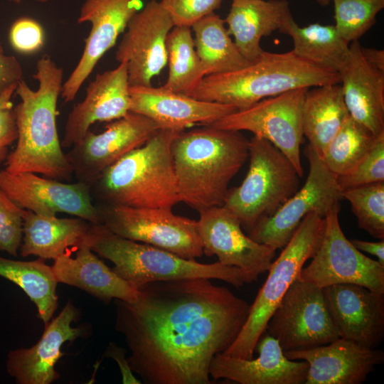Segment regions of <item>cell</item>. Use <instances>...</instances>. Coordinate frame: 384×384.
I'll return each mask as SVG.
<instances>
[{"label": "cell", "instance_id": "cell-1", "mask_svg": "<svg viewBox=\"0 0 384 384\" xmlns=\"http://www.w3.org/2000/svg\"><path fill=\"white\" fill-rule=\"evenodd\" d=\"M136 300L115 299V329L146 384H210L214 356L234 342L250 305L210 279L156 281Z\"/></svg>", "mask_w": 384, "mask_h": 384}, {"label": "cell", "instance_id": "cell-2", "mask_svg": "<svg viewBox=\"0 0 384 384\" xmlns=\"http://www.w3.org/2000/svg\"><path fill=\"white\" fill-rule=\"evenodd\" d=\"M33 78L38 82L36 90L23 80L16 85L15 94L21 100L14 108L18 136L4 169L69 181L73 172L62 149L56 124L63 70L46 54L37 61Z\"/></svg>", "mask_w": 384, "mask_h": 384}, {"label": "cell", "instance_id": "cell-3", "mask_svg": "<svg viewBox=\"0 0 384 384\" xmlns=\"http://www.w3.org/2000/svg\"><path fill=\"white\" fill-rule=\"evenodd\" d=\"M248 146L240 132L210 125L179 132L171 149L180 202L198 212L223 206Z\"/></svg>", "mask_w": 384, "mask_h": 384}, {"label": "cell", "instance_id": "cell-4", "mask_svg": "<svg viewBox=\"0 0 384 384\" xmlns=\"http://www.w3.org/2000/svg\"><path fill=\"white\" fill-rule=\"evenodd\" d=\"M340 82L337 72L307 62L292 50L282 53L264 50L240 69L204 76L187 95L240 110L294 89Z\"/></svg>", "mask_w": 384, "mask_h": 384}, {"label": "cell", "instance_id": "cell-5", "mask_svg": "<svg viewBox=\"0 0 384 384\" xmlns=\"http://www.w3.org/2000/svg\"><path fill=\"white\" fill-rule=\"evenodd\" d=\"M181 132L160 129L107 168L90 186L92 199L134 208H172L180 201L171 147Z\"/></svg>", "mask_w": 384, "mask_h": 384}, {"label": "cell", "instance_id": "cell-6", "mask_svg": "<svg viewBox=\"0 0 384 384\" xmlns=\"http://www.w3.org/2000/svg\"><path fill=\"white\" fill-rule=\"evenodd\" d=\"M85 244L114 264L112 270L135 288L156 281L189 278L219 279L239 288L246 284L242 271L216 262L203 264L166 250L120 237L102 224L92 223Z\"/></svg>", "mask_w": 384, "mask_h": 384}, {"label": "cell", "instance_id": "cell-7", "mask_svg": "<svg viewBox=\"0 0 384 384\" xmlns=\"http://www.w3.org/2000/svg\"><path fill=\"white\" fill-rule=\"evenodd\" d=\"M325 218L316 212L307 214L272 262L267 278L250 305L247 318L234 342L222 354L252 358L257 343L279 301L297 279L305 262L311 259L321 242Z\"/></svg>", "mask_w": 384, "mask_h": 384}, {"label": "cell", "instance_id": "cell-8", "mask_svg": "<svg viewBox=\"0 0 384 384\" xmlns=\"http://www.w3.org/2000/svg\"><path fill=\"white\" fill-rule=\"evenodd\" d=\"M250 165L242 183L228 190L223 206L248 232L272 215L297 191L301 178L292 163L267 139L249 140Z\"/></svg>", "mask_w": 384, "mask_h": 384}, {"label": "cell", "instance_id": "cell-9", "mask_svg": "<svg viewBox=\"0 0 384 384\" xmlns=\"http://www.w3.org/2000/svg\"><path fill=\"white\" fill-rule=\"evenodd\" d=\"M100 224L112 233L151 245L188 260L203 255L197 220L178 215L170 208L97 205Z\"/></svg>", "mask_w": 384, "mask_h": 384}, {"label": "cell", "instance_id": "cell-10", "mask_svg": "<svg viewBox=\"0 0 384 384\" xmlns=\"http://www.w3.org/2000/svg\"><path fill=\"white\" fill-rule=\"evenodd\" d=\"M265 332L284 351L314 348L340 338L323 288L297 277L274 310Z\"/></svg>", "mask_w": 384, "mask_h": 384}, {"label": "cell", "instance_id": "cell-11", "mask_svg": "<svg viewBox=\"0 0 384 384\" xmlns=\"http://www.w3.org/2000/svg\"><path fill=\"white\" fill-rule=\"evenodd\" d=\"M308 89L299 87L265 98L208 125L232 131H248L267 139L288 158L302 177V107Z\"/></svg>", "mask_w": 384, "mask_h": 384}, {"label": "cell", "instance_id": "cell-12", "mask_svg": "<svg viewBox=\"0 0 384 384\" xmlns=\"http://www.w3.org/2000/svg\"><path fill=\"white\" fill-rule=\"evenodd\" d=\"M304 154L309 164L304 184L272 215L260 219L254 225L248 236L255 241L276 250L283 248L307 214L316 212L325 218L332 209L340 207L343 196L337 176L309 145Z\"/></svg>", "mask_w": 384, "mask_h": 384}, {"label": "cell", "instance_id": "cell-13", "mask_svg": "<svg viewBox=\"0 0 384 384\" xmlns=\"http://www.w3.org/2000/svg\"><path fill=\"white\" fill-rule=\"evenodd\" d=\"M339 208H334L325 217L319 247L297 278L320 288L355 284L384 293V266L364 255L346 238L338 220Z\"/></svg>", "mask_w": 384, "mask_h": 384}, {"label": "cell", "instance_id": "cell-14", "mask_svg": "<svg viewBox=\"0 0 384 384\" xmlns=\"http://www.w3.org/2000/svg\"><path fill=\"white\" fill-rule=\"evenodd\" d=\"M160 129L151 119L129 112L110 122L101 133L88 130L65 153L77 181L90 187L107 168L143 145Z\"/></svg>", "mask_w": 384, "mask_h": 384}, {"label": "cell", "instance_id": "cell-15", "mask_svg": "<svg viewBox=\"0 0 384 384\" xmlns=\"http://www.w3.org/2000/svg\"><path fill=\"white\" fill-rule=\"evenodd\" d=\"M198 213L197 228L203 254L216 255L221 264L240 269L246 284L256 281L269 270L277 250L246 235L230 210L221 206Z\"/></svg>", "mask_w": 384, "mask_h": 384}, {"label": "cell", "instance_id": "cell-16", "mask_svg": "<svg viewBox=\"0 0 384 384\" xmlns=\"http://www.w3.org/2000/svg\"><path fill=\"white\" fill-rule=\"evenodd\" d=\"M174 26L159 1L151 0L129 21L115 52L126 63L129 86H150L167 63L166 41Z\"/></svg>", "mask_w": 384, "mask_h": 384}, {"label": "cell", "instance_id": "cell-17", "mask_svg": "<svg viewBox=\"0 0 384 384\" xmlns=\"http://www.w3.org/2000/svg\"><path fill=\"white\" fill-rule=\"evenodd\" d=\"M0 188L24 210L48 216L64 213L100 224L90 187L84 183H65L30 172L11 174L4 169Z\"/></svg>", "mask_w": 384, "mask_h": 384}, {"label": "cell", "instance_id": "cell-18", "mask_svg": "<svg viewBox=\"0 0 384 384\" xmlns=\"http://www.w3.org/2000/svg\"><path fill=\"white\" fill-rule=\"evenodd\" d=\"M142 7L143 0H85L77 21L90 22L91 29L78 64L63 84L60 97L65 102L75 98L98 61Z\"/></svg>", "mask_w": 384, "mask_h": 384}, {"label": "cell", "instance_id": "cell-19", "mask_svg": "<svg viewBox=\"0 0 384 384\" xmlns=\"http://www.w3.org/2000/svg\"><path fill=\"white\" fill-rule=\"evenodd\" d=\"M79 316L78 309L68 301L60 314L44 325L43 333L35 345L8 353L6 371L16 383L50 384L60 378L55 365L65 355L62 346L87 334L83 326H72Z\"/></svg>", "mask_w": 384, "mask_h": 384}, {"label": "cell", "instance_id": "cell-20", "mask_svg": "<svg viewBox=\"0 0 384 384\" xmlns=\"http://www.w3.org/2000/svg\"><path fill=\"white\" fill-rule=\"evenodd\" d=\"M340 338L377 348L384 337V293L355 284L323 288Z\"/></svg>", "mask_w": 384, "mask_h": 384}, {"label": "cell", "instance_id": "cell-21", "mask_svg": "<svg viewBox=\"0 0 384 384\" xmlns=\"http://www.w3.org/2000/svg\"><path fill=\"white\" fill-rule=\"evenodd\" d=\"M293 361L309 366L305 384H361L377 366L384 362V352L338 338L317 347L284 351Z\"/></svg>", "mask_w": 384, "mask_h": 384}, {"label": "cell", "instance_id": "cell-22", "mask_svg": "<svg viewBox=\"0 0 384 384\" xmlns=\"http://www.w3.org/2000/svg\"><path fill=\"white\" fill-rule=\"evenodd\" d=\"M131 99L126 63L96 75L86 88L85 99L76 103L66 120L62 147L78 142L97 122H111L130 112Z\"/></svg>", "mask_w": 384, "mask_h": 384}, {"label": "cell", "instance_id": "cell-23", "mask_svg": "<svg viewBox=\"0 0 384 384\" xmlns=\"http://www.w3.org/2000/svg\"><path fill=\"white\" fill-rule=\"evenodd\" d=\"M256 358L216 354L209 374L214 380L227 379L240 384H305L308 363L287 358L278 341L265 332L259 338Z\"/></svg>", "mask_w": 384, "mask_h": 384}, {"label": "cell", "instance_id": "cell-24", "mask_svg": "<svg viewBox=\"0 0 384 384\" xmlns=\"http://www.w3.org/2000/svg\"><path fill=\"white\" fill-rule=\"evenodd\" d=\"M130 112L144 115L161 129L185 130L196 124H210L235 112L233 106L197 100L161 87L129 86Z\"/></svg>", "mask_w": 384, "mask_h": 384}, {"label": "cell", "instance_id": "cell-25", "mask_svg": "<svg viewBox=\"0 0 384 384\" xmlns=\"http://www.w3.org/2000/svg\"><path fill=\"white\" fill-rule=\"evenodd\" d=\"M350 55L338 73L349 115L374 136L384 132V72L363 57L358 41L349 45Z\"/></svg>", "mask_w": 384, "mask_h": 384}, {"label": "cell", "instance_id": "cell-26", "mask_svg": "<svg viewBox=\"0 0 384 384\" xmlns=\"http://www.w3.org/2000/svg\"><path fill=\"white\" fill-rule=\"evenodd\" d=\"M52 268L58 283L78 287L105 304L114 299L133 302L139 294L86 244L77 249L74 257L68 252L54 260Z\"/></svg>", "mask_w": 384, "mask_h": 384}, {"label": "cell", "instance_id": "cell-27", "mask_svg": "<svg viewBox=\"0 0 384 384\" xmlns=\"http://www.w3.org/2000/svg\"><path fill=\"white\" fill-rule=\"evenodd\" d=\"M232 1L224 21L238 49L249 61L263 53L260 46L263 37L277 30L282 33L287 24L294 19L287 0Z\"/></svg>", "mask_w": 384, "mask_h": 384}, {"label": "cell", "instance_id": "cell-28", "mask_svg": "<svg viewBox=\"0 0 384 384\" xmlns=\"http://www.w3.org/2000/svg\"><path fill=\"white\" fill-rule=\"evenodd\" d=\"M92 223L81 218H58L26 210L20 255L55 260L85 243Z\"/></svg>", "mask_w": 384, "mask_h": 384}, {"label": "cell", "instance_id": "cell-29", "mask_svg": "<svg viewBox=\"0 0 384 384\" xmlns=\"http://www.w3.org/2000/svg\"><path fill=\"white\" fill-rule=\"evenodd\" d=\"M348 115L340 83L308 89L302 107L303 133L320 157Z\"/></svg>", "mask_w": 384, "mask_h": 384}, {"label": "cell", "instance_id": "cell-30", "mask_svg": "<svg viewBox=\"0 0 384 384\" xmlns=\"http://www.w3.org/2000/svg\"><path fill=\"white\" fill-rule=\"evenodd\" d=\"M282 33L292 37V50L297 56L316 65L338 73L348 60L349 43L333 25L311 23L301 27L292 19Z\"/></svg>", "mask_w": 384, "mask_h": 384}, {"label": "cell", "instance_id": "cell-31", "mask_svg": "<svg viewBox=\"0 0 384 384\" xmlns=\"http://www.w3.org/2000/svg\"><path fill=\"white\" fill-rule=\"evenodd\" d=\"M225 24L224 19L213 12L191 26L205 76L233 71L251 62L240 53Z\"/></svg>", "mask_w": 384, "mask_h": 384}, {"label": "cell", "instance_id": "cell-32", "mask_svg": "<svg viewBox=\"0 0 384 384\" xmlns=\"http://www.w3.org/2000/svg\"><path fill=\"white\" fill-rule=\"evenodd\" d=\"M0 277L18 286L34 303L44 325L58 306L56 279L52 266L43 259L20 261L0 256Z\"/></svg>", "mask_w": 384, "mask_h": 384}, {"label": "cell", "instance_id": "cell-33", "mask_svg": "<svg viewBox=\"0 0 384 384\" xmlns=\"http://www.w3.org/2000/svg\"><path fill=\"white\" fill-rule=\"evenodd\" d=\"M169 74L164 87L188 95L205 76L197 55L191 28L174 26L167 36Z\"/></svg>", "mask_w": 384, "mask_h": 384}, {"label": "cell", "instance_id": "cell-34", "mask_svg": "<svg viewBox=\"0 0 384 384\" xmlns=\"http://www.w3.org/2000/svg\"><path fill=\"white\" fill-rule=\"evenodd\" d=\"M377 136H374L348 115L326 146L321 158L334 175H343L350 171L368 153Z\"/></svg>", "mask_w": 384, "mask_h": 384}, {"label": "cell", "instance_id": "cell-35", "mask_svg": "<svg viewBox=\"0 0 384 384\" xmlns=\"http://www.w3.org/2000/svg\"><path fill=\"white\" fill-rule=\"evenodd\" d=\"M357 218L358 227L377 239H384V182L342 191Z\"/></svg>", "mask_w": 384, "mask_h": 384}, {"label": "cell", "instance_id": "cell-36", "mask_svg": "<svg viewBox=\"0 0 384 384\" xmlns=\"http://www.w3.org/2000/svg\"><path fill=\"white\" fill-rule=\"evenodd\" d=\"M334 25L348 43L358 41L375 23L377 14L384 8V0H332Z\"/></svg>", "mask_w": 384, "mask_h": 384}, {"label": "cell", "instance_id": "cell-37", "mask_svg": "<svg viewBox=\"0 0 384 384\" xmlns=\"http://www.w3.org/2000/svg\"><path fill=\"white\" fill-rule=\"evenodd\" d=\"M341 190L384 182V132L378 134L368 153L348 173L337 176Z\"/></svg>", "mask_w": 384, "mask_h": 384}, {"label": "cell", "instance_id": "cell-38", "mask_svg": "<svg viewBox=\"0 0 384 384\" xmlns=\"http://www.w3.org/2000/svg\"><path fill=\"white\" fill-rule=\"evenodd\" d=\"M25 211L0 188V252L17 256L22 242Z\"/></svg>", "mask_w": 384, "mask_h": 384}, {"label": "cell", "instance_id": "cell-39", "mask_svg": "<svg viewBox=\"0 0 384 384\" xmlns=\"http://www.w3.org/2000/svg\"><path fill=\"white\" fill-rule=\"evenodd\" d=\"M45 31L41 24L29 17H21L11 25L9 32V43L16 52L33 54L45 44Z\"/></svg>", "mask_w": 384, "mask_h": 384}, {"label": "cell", "instance_id": "cell-40", "mask_svg": "<svg viewBox=\"0 0 384 384\" xmlns=\"http://www.w3.org/2000/svg\"><path fill=\"white\" fill-rule=\"evenodd\" d=\"M223 0H161L174 26L191 27L202 17L215 12Z\"/></svg>", "mask_w": 384, "mask_h": 384}, {"label": "cell", "instance_id": "cell-41", "mask_svg": "<svg viewBox=\"0 0 384 384\" xmlns=\"http://www.w3.org/2000/svg\"><path fill=\"white\" fill-rule=\"evenodd\" d=\"M16 85H10L0 94V164L6 161L9 146L17 139L14 106L11 100Z\"/></svg>", "mask_w": 384, "mask_h": 384}, {"label": "cell", "instance_id": "cell-42", "mask_svg": "<svg viewBox=\"0 0 384 384\" xmlns=\"http://www.w3.org/2000/svg\"><path fill=\"white\" fill-rule=\"evenodd\" d=\"M23 69L14 55L5 53L0 44V94L11 85L23 80Z\"/></svg>", "mask_w": 384, "mask_h": 384}, {"label": "cell", "instance_id": "cell-43", "mask_svg": "<svg viewBox=\"0 0 384 384\" xmlns=\"http://www.w3.org/2000/svg\"><path fill=\"white\" fill-rule=\"evenodd\" d=\"M105 354L107 357L112 358L119 364L123 383L140 384L142 382L133 374L129 365L127 358L125 357L126 350L111 342L107 346Z\"/></svg>", "mask_w": 384, "mask_h": 384}, {"label": "cell", "instance_id": "cell-44", "mask_svg": "<svg viewBox=\"0 0 384 384\" xmlns=\"http://www.w3.org/2000/svg\"><path fill=\"white\" fill-rule=\"evenodd\" d=\"M350 241L359 251L377 257L378 262L384 266V239L378 242H369L358 239H351Z\"/></svg>", "mask_w": 384, "mask_h": 384}, {"label": "cell", "instance_id": "cell-45", "mask_svg": "<svg viewBox=\"0 0 384 384\" xmlns=\"http://www.w3.org/2000/svg\"><path fill=\"white\" fill-rule=\"evenodd\" d=\"M361 51L364 59L375 68L384 72V50L373 48H364Z\"/></svg>", "mask_w": 384, "mask_h": 384}, {"label": "cell", "instance_id": "cell-46", "mask_svg": "<svg viewBox=\"0 0 384 384\" xmlns=\"http://www.w3.org/2000/svg\"><path fill=\"white\" fill-rule=\"evenodd\" d=\"M7 1L14 2L15 4H20L22 1V0H7ZM34 1L40 2V3H46V2H48L49 0H34Z\"/></svg>", "mask_w": 384, "mask_h": 384}, {"label": "cell", "instance_id": "cell-47", "mask_svg": "<svg viewBox=\"0 0 384 384\" xmlns=\"http://www.w3.org/2000/svg\"><path fill=\"white\" fill-rule=\"evenodd\" d=\"M317 1L321 5H326L329 3L330 0H317Z\"/></svg>", "mask_w": 384, "mask_h": 384}]
</instances>
